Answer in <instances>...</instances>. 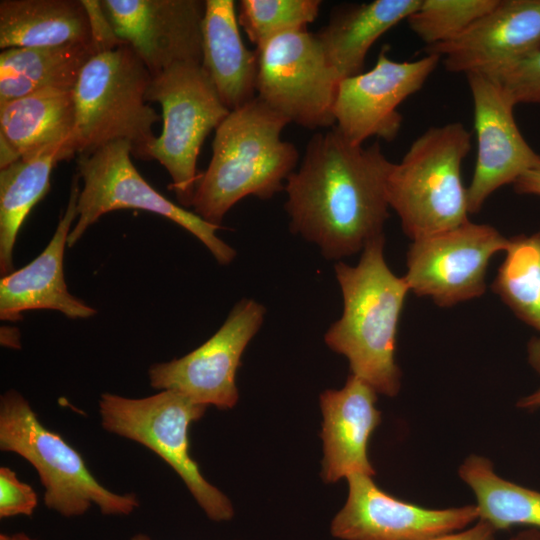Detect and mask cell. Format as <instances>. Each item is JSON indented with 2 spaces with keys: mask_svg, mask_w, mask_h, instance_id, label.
<instances>
[{
  "mask_svg": "<svg viewBox=\"0 0 540 540\" xmlns=\"http://www.w3.org/2000/svg\"><path fill=\"white\" fill-rule=\"evenodd\" d=\"M98 408L102 428L143 445L163 459L210 520L232 519L231 501L205 479L190 454L189 428L203 417L207 406L180 392L161 390L143 398L103 393Z\"/></svg>",
  "mask_w": 540,
  "mask_h": 540,
  "instance_id": "7",
  "label": "cell"
},
{
  "mask_svg": "<svg viewBox=\"0 0 540 540\" xmlns=\"http://www.w3.org/2000/svg\"><path fill=\"white\" fill-rule=\"evenodd\" d=\"M1 344L10 347L19 349L21 347L20 345V337L18 330L14 328H7L4 327L1 329Z\"/></svg>",
  "mask_w": 540,
  "mask_h": 540,
  "instance_id": "37",
  "label": "cell"
},
{
  "mask_svg": "<svg viewBox=\"0 0 540 540\" xmlns=\"http://www.w3.org/2000/svg\"><path fill=\"white\" fill-rule=\"evenodd\" d=\"M68 44L95 47L82 0L0 1L1 50Z\"/></svg>",
  "mask_w": 540,
  "mask_h": 540,
  "instance_id": "23",
  "label": "cell"
},
{
  "mask_svg": "<svg viewBox=\"0 0 540 540\" xmlns=\"http://www.w3.org/2000/svg\"><path fill=\"white\" fill-rule=\"evenodd\" d=\"M376 391L350 374L343 388L325 390L320 395L323 415L322 478L337 482L351 474L375 475L368 458V442L381 422L376 408Z\"/></svg>",
  "mask_w": 540,
  "mask_h": 540,
  "instance_id": "19",
  "label": "cell"
},
{
  "mask_svg": "<svg viewBox=\"0 0 540 540\" xmlns=\"http://www.w3.org/2000/svg\"><path fill=\"white\" fill-rule=\"evenodd\" d=\"M393 163L378 142L346 140L333 126L309 140L300 168L286 180L290 229L327 259L353 255L384 235Z\"/></svg>",
  "mask_w": 540,
  "mask_h": 540,
  "instance_id": "1",
  "label": "cell"
},
{
  "mask_svg": "<svg viewBox=\"0 0 540 540\" xmlns=\"http://www.w3.org/2000/svg\"><path fill=\"white\" fill-rule=\"evenodd\" d=\"M496 530L480 519L473 527L458 533H448L427 540H494Z\"/></svg>",
  "mask_w": 540,
  "mask_h": 540,
  "instance_id": "33",
  "label": "cell"
},
{
  "mask_svg": "<svg viewBox=\"0 0 540 540\" xmlns=\"http://www.w3.org/2000/svg\"><path fill=\"white\" fill-rule=\"evenodd\" d=\"M540 50V0H498L488 13L456 38L426 46L446 70L494 76Z\"/></svg>",
  "mask_w": 540,
  "mask_h": 540,
  "instance_id": "17",
  "label": "cell"
},
{
  "mask_svg": "<svg viewBox=\"0 0 540 540\" xmlns=\"http://www.w3.org/2000/svg\"><path fill=\"white\" fill-rule=\"evenodd\" d=\"M498 0H421L407 18L426 46L448 42L496 6Z\"/></svg>",
  "mask_w": 540,
  "mask_h": 540,
  "instance_id": "29",
  "label": "cell"
},
{
  "mask_svg": "<svg viewBox=\"0 0 540 540\" xmlns=\"http://www.w3.org/2000/svg\"><path fill=\"white\" fill-rule=\"evenodd\" d=\"M38 505V496L31 485L21 481L15 471L0 468V518L31 516Z\"/></svg>",
  "mask_w": 540,
  "mask_h": 540,
  "instance_id": "31",
  "label": "cell"
},
{
  "mask_svg": "<svg viewBox=\"0 0 540 540\" xmlns=\"http://www.w3.org/2000/svg\"><path fill=\"white\" fill-rule=\"evenodd\" d=\"M319 0H241L238 22L249 40L260 47L272 37L307 29L318 16Z\"/></svg>",
  "mask_w": 540,
  "mask_h": 540,
  "instance_id": "28",
  "label": "cell"
},
{
  "mask_svg": "<svg viewBox=\"0 0 540 540\" xmlns=\"http://www.w3.org/2000/svg\"><path fill=\"white\" fill-rule=\"evenodd\" d=\"M265 312L255 300L239 301L201 346L181 358L150 366V385L180 392L207 407L233 408L239 398L235 378L241 356L260 329Z\"/></svg>",
  "mask_w": 540,
  "mask_h": 540,
  "instance_id": "12",
  "label": "cell"
},
{
  "mask_svg": "<svg viewBox=\"0 0 540 540\" xmlns=\"http://www.w3.org/2000/svg\"><path fill=\"white\" fill-rule=\"evenodd\" d=\"M471 148V134L460 122L427 129L416 138L387 181L389 206L404 233L418 240L469 221L462 161Z\"/></svg>",
  "mask_w": 540,
  "mask_h": 540,
  "instance_id": "4",
  "label": "cell"
},
{
  "mask_svg": "<svg viewBox=\"0 0 540 540\" xmlns=\"http://www.w3.org/2000/svg\"><path fill=\"white\" fill-rule=\"evenodd\" d=\"M131 155L132 146L125 140H115L93 152L77 155L78 175L83 180V187L78 196V216L68 236V247L76 244L104 214L132 208L159 214L175 222L198 238L218 263L229 264L236 251L217 236L216 232L222 227L160 194L138 172Z\"/></svg>",
  "mask_w": 540,
  "mask_h": 540,
  "instance_id": "8",
  "label": "cell"
},
{
  "mask_svg": "<svg viewBox=\"0 0 540 540\" xmlns=\"http://www.w3.org/2000/svg\"><path fill=\"white\" fill-rule=\"evenodd\" d=\"M528 362L540 374V337L532 338L527 345Z\"/></svg>",
  "mask_w": 540,
  "mask_h": 540,
  "instance_id": "36",
  "label": "cell"
},
{
  "mask_svg": "<svg viewBox=\"0 0 540 540\" xmlns=\"http://www.w3.org/2000/svg\"><path fill=\"white\" fill-rule=\"evenodd\" d=\"M510 540H540V531L534 528L524 530Z\"/></svg>",
  "mask_w": 540,
  "mask_h": 540,
  "instance_id": "39",
  "label": "cell"
},
{
  "mask_svg": "<svg viewBox=\"0 0 540 540\" xmlns=\"http://www.w3.org/2000/svg\"><path fill=\"white\" fill-rule=\"evenodd\" d=\"M0 168L3 169L18 160H20L19 155L13 149V147L3 138L0 137Z\"/></svg>",
  "mask_w": 540,
  "mask_h": 540,
  "instance_id": "35",
  "label": "cell"
},
{
  "mask_svg": "<svg viewBox=\"0 0 540 540\" xmlns=\"http://www.w3.org/2000/svg\"><path fill=\"white\" fill-rule=\"evenodd\" d=\"M75 123L74 89L44 88L0 104V137L20 159L61 144L74 152Z\"/></svg>",
  "mask_w": 540,
  "mask_h": 540,
  "instance_id": "22",
  "label": "cell"
},
{
  "mask_svg": "<svg viewBox=\"0 0 540 540\" xmlns=\"http://www.w3.org/2000/svg\"><path fill=\"white\" fill-rule=\"evenodd\" d=\"M88 13L93 43L98 52L110 50L123 44L114 30L99 0H82Z\"/></svg>",
  "mask_w": 540,
  "mask_h": 540,
  "instance_id": "32",
  "label": "cell"
},
{
  "mask_svg": "<svg viewBox=\"0 0 540 540\" xmlns=\"http://www.w3.org/2000/svg\"><path fill=\"white\" fill-rule=\"evenodd\" d=\"M384 244V235L368 243L355 266L335 264L343 312L327 330L324 340L331 350L348 359L351 374L377 393L392 397L400 390L396 336L410 290L405 279L388 267Z\"/></svg>",
  "mask_w": 540,
  "mask_h": 540,
  "instance_id": "2",
  "label": "cell"
},
{
  "mask_svg": "<svg viewBox=\"0 0 540 540\" xmlns=\"http://www.w3.org/2000/svg\"><path fill=\"white\" fill-rule=\"evenodd\" d=\"M348 497L331 522L341 540H427L452 533L479 518L476 505L434 510L382 491L365 474L347 477Z\"/></svg>",
  "mask_w": 540,
  "mask_h": 540,
  "instance_id": "16",
  "label": "cell"
},
{
  "mask_svg": "<svg viewBox=\"0 0 540 540\" xmlns=\"http://www.w3.org/2000/svg\"><path fill=\"white\" fill-rule=\"evenodd\" d=\"M459 475L475 493L479 519L496 531L514 525L540 528V492L499 477L490 460L477 455L464 461Z\"/></svg>",
  "mask_w": 540,
  "mask_h": 540,
  "instance_id": "26",
  "label": "cell"
},
{
  "mask_svg": "<svg viewBox=\"0 0 540 540\" xmlns=\"http://www.w3.org/2000/svg\"><path fill=\"white\" fill-rule=\"evenodd\" d=\"M256 51L258 98L290 123L308 129L335 125L333 108L341 79L316 34L307 29L284 32Z\"/></svg>",
  "mask_w": 540,
  "mask_h": 540,
  "instance_id": "10",
  "label": "cell"
},
{
  "mask_svg": "<svg viewBox=\"0 0 540 540\" xmlns=\"http://www.w3.org/2000/svg\"><path fill=\"white\" fill-rule=\"evenodd\" d=\"M518 194H531L540 196V166L527 171L513 183Z\"/></svg>",
  "mask_w": 540,
  "mask_h": 540,
  "instance_id": "34",
  "label": "cell"
},
{
  "mask_svg": "<svg viewBox=\"0 0 540 540\" xmlns=\"http://www.w3.org/2000/svg\"><path fill=\"white\" fill-rule=\"evenodd\" d=\"M130 540H152L148 535L143 533L135 534Z\"/></svg>",
  "mask_w": 540,
  "mask_h": 540,
  "instance_id": "41",
  "label": "cell"
},
{
  "mask_svg": "<svg viewBox=\"0 0 540 540\" xmlns=\"http://www.w3.org/2000/svg\"><path fill=\"white\" fill-rule=\"evenodd\" d=\"M79 175L72 179L68 204L45 249L28 265L1 278L0 318L18 321L29 310H56L72 319L90 318L96 310L73 296L64 278V252L77 219Z\"/></svg>",
  "mask_w": 540,
  "mask_h": 540,
  "instance_id": "18",
  "label": "cell"
},
{
  "mask_svg": "<svg viewBox=\"0 0 540 540\" xmlns=\"http://www.w3.org/2000/svg\"><path fill=\"white\" fill-rule=\"evenodd\" d=\"M509 238L488 224L470 221L412 241L406 256L409 290L451 307L483 295L491 258L505 251Z\"/></svg>",
  "mask_w": 540,
  "mask_h": 540,
  "instance_id": "11",
  "label": "cell"
},
{
  "mask_svg": "<svg viewBox=\"0 0 540 540\" xmlns=\"http://www.w3.org/2000/svg\"><path fill=\"white\" fill-rule=\"evenodd\" d=\"M491 288L523 322L540 332V231L509 238Z\"/></svg>",
  "mask_w": 540,
  "mask_h": 540,
  "instance_id": "27",
  "label": "cell"
},
{
  "mask_svg": "<svg viewBox=\"0 0 540 540\" xmlns=\"http://www.w3.org/2000/svg\"><path fill=\"white\" fill-rule=\"evenodd\" d=\"M96 48L86 44L9 48L0 53V104L44 88L74 89Z\"/></svg>",
  "mask_w": 540,
  "mask_h": 540,
  "instance_id": "25",
  "label": "cell"
},
{
  "mask_svg": "<svg viewBox=\"0 0 540 540\" xmlns=\"http://www.w3.org/2000/svg\"><path fill=\"white\" fill-rule=\"evenodd\" d=\"M289 123L257 96L230 111L215 129L210 163L195 187L194 213L220 225L241 199H269L285 188L299 159L296 147L281 138Z\"/></svg>",
  "mask_w": 540,
  "mask_h": 540,
  "instance_id": "3",
  "label": "cell"
},
{
  "mask_svg": "<svg viewBox=\"0 0 540 540\" xmlns=\"http://www.w3.org/2000/svg\"><path fill=\"white\" fill-rule=\"evenodd\" d=\"M0 449L30 463L44 488L46 507L66 518L82 516L94 505L104 515L126 516L140 505L133 493L103 486L81 454L46 428L29 401L10 389L0 398Z\"/></svg>",
  "mask_w": 540,
  "mask_h": 540,
  "instance_id": "6",
  "label": "cell"
},
{
  "mask_svg": "<svg viewBox=\"0 0 540 540\" xmlns=\"http://www.w3.org/2000/svg\"><path fill=\"white\" fill-rule=\"evenodd\" d=\"M427 54L413 61H395L383 48L367 72L340 81L333 108L334 127L355 145L370 137L393 141L402 125L400 104L419 91L440 62Z\"/></svg>",
  "mask_w": 540,
  "mask_h": 540,
  "instance_id": "13",
  "label": "cell"
},
{
  "mask_svg": "<svg viewBox=\"0 0 540 540\" xmlns=\"http://www.w3.org/2000/svg\"><path fill=\"white\" fill-rule=\"evenodd\" d=\"M116 34L154 77L174 65L202 64L201 0H101Z\"/></svg>",
  "mask_w": 540,
  "mask_h": 540,
  "instance_id": "14",
  "label": "cell"
},
{
  "mask_svg": "<svg viewBox=\"0 0 540 540\" xmlns=\"http://www.w3.org/2000/svg\"><path fill=\"white\" fill-rule=\"evenodd\" d=\"M0 540H37L26 533L17 532L12 534L1 533Z\"/></svg>",
  "mask_w": 540,
  "mask_h": 540,
  "instance_id": "40",
  "label": "cell"
},
{
  "mask_svg": "<svg viewBox=\"0 0 540 540\" xmlns=\"http://www.w3.org/2000/svg\"><path fill=\"white\" fill-rule=\"evenodd\" d=\"M513 102L540 104V50L510 64L494 76Z\"/></svg>",
  "mask_w": 540,
  "mask_h": 540,
  "instance_id": "30",
  "label": "cell"
},
{
  "mask_svg": "<svg viewBox=\"0 0 540 540\" xmlns=\"http://www.w3.org/2000/svg\"><path fill=\"white\" fill-rule=\"evenodd\" d=\"M201 65L230 111L257 96L258 54L242 41L235 1H205Z\"/></svg>",
  "mask_w": 540,
  "mask_h": 540,
  "instance_id": "20",
  "label": "cell"
},
{
  "mask_svg": "<svg viewBox=\"0 0 540 540\" xmlns=\"http://www.w3.org/2000/svg\"><path fill=\"white\" fill-rule=\"evenodd\" d=\"M421 0H374L332 11L316 36L330 66L342 80L362 72L371 46L385 32L406 19Z\"/></svg>",
  "mask_w": 540,
  "mask_h": 540,
  "instance_id": "21",
  "label": "cell"
},
{
  "mask_svg": "<svg viewBox=\"0 0 540 540\" xmlns=\"http://www.w3.org/2000/svg\"><path fill=\"white\" fill-rule=\"evenodd\" d=\"M68 144L50 147L0 170V272L14 270L13 251L19 230L31 209L50 189L54 166L74 156Z\"/></svg>",
  "mask_w": 540,
  "mask_h": 540,
  "instance_id": "24",
  "label": "cell"
},
{
  "mask_svg": "<svg viewBox=\"0 0 540 540\" xmlns=\"http://www.w3.org/2000/svg\"><path fill=\"white\" fill-rule=\"evenodd\" d=\"M151 79L128 44L93 55L74 88L76 123L71 144L75 154L125 140L132 146V156L150 160L157 138L153 125L160 120L145 97Z\"/></svg>",
  "mask_w": 540,
  "mask_h": 540,
  "instance_id": "5",
  "label": "cell"
},
{
  "mask_svg": "<svg viewBox=\"0 0 540 540\" xmlns=\"http://www.w3.org/2000/svg\"><path fill=\"white\" fill-rule=\"evenodd\" d=\"M520 408H538L540 407V388L531 395L520 399L517 403Z\"/></svg>",
  "mask_w": 540,
  "mask_h": 540,
  "instance_id": "38",
  "label": "cell"
},
{
  "mask_svg": "<svg viewBox=\"0 0 540 540\" xmlns=\"http://www.w3.org/2000/svg\"><path fill=\"white\" fill-rule=\"evenodd\" d=\"M146 101L162 108L161 134L150 148L149 159L157 160L169 173L180 206H192L201 176L197 160L208 134L230 110L220 100L201 64L182 63L152 77Z\"/></svg>",
  "mask_w": 540,
  "mask_h": 540,
  "instance_id": "9",
  "label": "cell"
},
{
  "mask_svg": "<svg viewBox=\"0 0 540 540\" xmlns=\"http://www.w3.org/2000/svg\"><path fill=\"white\" fill-rule=\"evenodd\" d=\"M477 140L475 168L467 188L470 214L478 213L500 187L540 166V155L526 142L515 118V103L494 78L467 74Z\"/></svg>",
  "mask_w": 540,
  "mask_h": 540,
  "instance_id": "15",
  "label": "cell"
}]
</instances>
